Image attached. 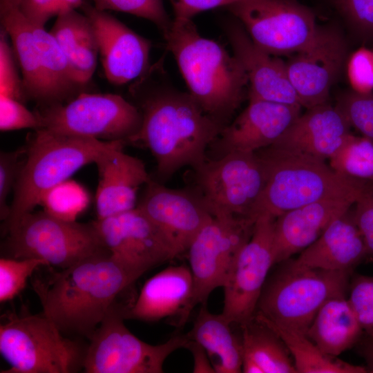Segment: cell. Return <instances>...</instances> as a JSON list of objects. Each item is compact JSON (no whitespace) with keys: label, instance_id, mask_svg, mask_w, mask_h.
Wrapping results in <instances>:
<instances>
[{"label":"cell","instance_id":"6da1fadb","mask_svg":"<svg viewBox=\"0 0 373 373\" xmlns=\"http://www.w3.org/2000/svg\"><path fill=\"white\" fill-rule=\"evenodd\" d=\"M142 274L105 250L32 285L42 312L63 333L90 338L119 293Z\"/></svg>","mask_w":373,"mask_h":373},{"label":"cell","instance_id":"7a4b0ae2","mask_svg":"<svg viewBox=\"0 0 373 373\" xmlns=\"http://www.w3.org/2000/svg\"><path fill=\"white\" fill-rule=\"evenodd\" d=\"M139 109L142 122L133 143H140L151 151L161 183L183 167L199 169L207 160L208 147L225 126L208 115L189 93L174 89L150 93Z\"/></svg>","mask_w":373,"mask_h":373},{"label":"cell","instance_id":"3957f363","mask_svg":"<svg viewBox=\"0 0 373 373\" xmlns=\"http://www.w3.org/2000/svg\"><path fill=\"white\" fill-rule=\"evenodd\" d=\"M163 36L189 93L208 115L227 126L249 86L239 59L202 37L191 19H174Z\"/></svg>","mask_w":373,"mask_h":373},{"label":"cell","instance_id":"277c9868","mask_svg":"<svg viewBox=\"0 0 373 373\" xmlns=\"http://www.w3.org/2000/svg\"><path fill=\"white\" fill-rule=\"evenodd\" d=\"M265 172L264 189L249 218L276 219L283 213L331 197L373 192V182L342 175L325 160L271 145L256 151Z\"/></svg>","mask_w":373,"mask_h":373},{"label":"cell","instance_id":"5b68a950","mask_svg":"<svg viewBox=\"0 0 373 373\" xmlns=\"http://www.w3.org/2000/svg\"><path fill=\"white\" fill-rule=\"evenodd\" d=\"M120 141L107 142L38 128L25 147L5 230L40 205L45 194ZM126 144V143H125Z\"/></svg>","mask_w":373,"mask_h":373},{"label":"cell","instance_id":"8992f818","mask_svg":"<svg viewBox=\"0 0 373 373\" xmlns=\"http://www.w3.org/2000/svg\"><path fill=\"white\" fill-rule=\"evenodd\" d=\"M350 275L290 261L266 280L255 314L306 334L327 300L345 296Z\"/></svg>","mask_w":373,"mask_h":373},{"label":"cell","instance_id":"52a82bcc","mask_svg":"<svg viewBox=\"0 0 373 373\" xmlns=\"http://www.w3.org/2000/svg\"><path fill=\"white\" fill-rule=\"evenodd\" d=\"M40 314H10L0 325V353L9 363L1 373H70L82 367L85 351Z\"/></svg>","mask_w":373,"mask_h":373},{"label":"cell","instance_id":"ba28073f","mask_svg":"<svg viewBox=\"0 0 373 373\" xmlns=\"http://www.w3.org/2000/svg\"><path fill=\"white\" fill-rule=\"evenodd\" d=\"M5 231L9 257L37 258L61 269L108 250L93 222L67 221L44 210L24 215Z\"/></svg>","mask_w":373,"mask_h":373},{"label":"cell","instance_id":"9c48e42d","mask_svg":"<svg viewBox=\"0 0 373 373\" xmlns=\"http://www.w3.org/2000/svg\"><path fill=\"white\" fill-rule=\"evenodd\" d=\"M124 307L109 308L90 338L82 368L86 373H161L166 358L186 348L187 334L175 335L164 343L149 344L133 334L124 324Z\"/></svg>","mask_w":373,"mask_h":373},{"label":"cell","instance_id":"30bf717a","mask_svg":"<svg viewBox=\"0 0 373 373\" xmlns=\"http://www.w3.org/2000/svg\"><path fill=\"white\" fill-rule=\"evenodd\" d=\"M35 113L41 128L107 142L133 143L142 122L137 107L111 93H82L67 102L41 106Z\"/></svg>","mask_w":373,"mask_h":373},{"label":"cell","instance_id":"8fae6325","mask_svg":"<svg viewBox=\"0 0 373 373\" xmlns=\"http://www.w3.org/2000/svg\"><path fill=\"white\" fill-rule=\"evenodd\" d=\"M195 172L199 193L213 216L249 218L266 179L256 152L233 151L207 159Z\"/></svg>","mask_w":373,"mask_h":373},{"label":"cell","instance_id":"7c38bea8","mask_svg":"<svg viewBox=\"0 0 373 373\" xmlns=\"http://www.w3.org/2000/svg\"><path fill=\"white\" fill-rule=\"evenodd\" d=\"M227 8L258 47L276 56L305 48L319 27L314 12L296 0H242Z\"/></svg>","mask_w":373,"mask_h":373},{"label":"cell","instance_id":"4fadbf2b","mask_svg":"<svg viewBox=\"0 0 373 373\" xmlns=\"http://www.w3.org/2000/svg\"><path fill=\"white\" fill-rule=\"evenodd\" d=\"M255 222L241 216H213L193 239L187 251L197 304H207L211 293L224 286L236 254L253 233Z\"/></svg>","mask_w":373,"mask_h":373},{"label":"cell","instance_id":"5bb4252c","mask_svg":"<svg viewBox=\"0 0 373 373\" xmlns=\"http://www.w3.org/2000/svg\"><path fill=\"white\" fill-rule=\"evenodd\" d=\"M275 219L258 218L253 233L236 254L225 283L222 314L233 324L252 318L269 271L275 265L274 229Z\"/></svg>","mask_w":373,"mask_h":373},{"label":"cell","instance_id":"9a60e30c","mask_svg":"<svg viewBox=\"0 0 373 373\" xmlns=\"http://www.w3.org/2000/svg\"><path fill=\"white\" fill-rule=\"evenodd\" d=\"M346 57L347 46L341 33L334 28L318 27L311 43L285 62L302 107L327 103Z\"/></svg>","mask_w":373,"mask_h":373},{"label":"cell","instance_id":"2e32d148","mask_svg":"<svg viewBox=\"0 0 373 373\" xmlns=\"http://www.w3.org/2000/svg\"><path fill=\"white\" fill-rule=\"evenodd\" d=\"M93 222L109 252L143 274L178 256L160 229L137 207Z\"/></svg>","mask_w":373,"mask_h":373},{"label":"cell","instance_id":"e0dca14e","mask_svg":"<svg viewBox=\"0 0 373 373\" xmlns=\"http://www.w3.org/2000/svg\"><path fill=\"white\" fill-rule=\"evenodd\" d=\"M138 207L162 231L177 256L187 251L202 228L212 218L199 192L169 189L150 180Z\"/></svg>","mask_w":373,"mask_h":373},{"label":"cell","instance_id":"ac0fdd59","mask_svg":"<svg viewBox=\"0 0 373 373\" xmlns=\"http://www.w3.org/2000/svg\"><path fill=\"white\" fill-rule=\"evenodd\" d=\"M82 8L93 26L108 81L123 85L145 75L149 66L151 41L106 11L88 4Z\"/></svg>","mask_w":373,"mask_h":373},{"label":"cell","instance_id":"d6986e66","mask_svg":"<svg viewBox=\"0 0 373 373\" xmlns=\"http://www.w3.org/2000/svg\"><path fill=\"white\" fill-rule=\"evenodd\" d=\"M301 107L250 99L212 143L216 157L233 151L256 152L272 145L300 115Z\"/></svg>","mask_w":373,"mask_h":373},{"label":"cell","instance_id":"ffe728a7","mask_svg":"<svg viewBox=\"0 0 373 373\" xmlns=\"http://www.w3.org/2000/svg\"><path fill=\"white\" fill-rule=\"evenodd\" d=\"M196 305L190 268L171 266L146 280L134 303L124 307V316L145 322L167 319L181 327Z\"/></svg>","mask_w":373,"mask_h":373},{"label":"cell","instance_id":"44dd1931","mask_svg":"<svg viewBox=\"0 0 373 373\" xmlns=\"http://www.w3.org/2000/svg\"><path fill=\"white\" fill-rule=\"evenodd\" d=\"M124 145L119 142L94 162L98 171L97 220L135 208L140 188L151 179L142 160L124 152Z\"/></svg>","mask_w":373,"mask_h":373},{"label":"cell","instance_id":"7402d4cb","mask_svg":"<svg viewBox=\"0 0 373 373\" xmlns=\"http://www.w3.org/2000/svg\"><path fill=\"white\" fill-rule=\"evenodd\" d=\"M359 197L327 198L277 217L274 229V263L289 260L314 242L332 222L354 205Z\"/></svg>","mask_w":373,"mask_h":373},{"label":"cell","instance_id":"603a6c76","mask_svg":"<svg viewBox=\"0 0 373 373\" xmlns=\"http://www.w3.org/2000/svg\"><path fill=\"white\" fill-rule=\"evenodd\" d=\"M226 32L233 54L247 74L249 99L300 105L285 62L258 47L243 27L230 24Z\"/></svg>","mask_w":373,"mask_h":373},{"label":"cell","instance_id":"cb8c5ba5","mask_svg":"<svg viewBox=\"0 0 373 373\" xmlns=\"http://www.w3.org/2000/svg\"><path fill=\"white\" fill-rule=\"evenodd\" d=\"M350 128L341 111L325 103L307 108L272 145L325 160L343 144Z\"/></svg>","mask_w":373,"mask_h":373},{"label":"cell","instance_id":"d4e9b609","mask_svg":"<svg viewBox=\"0 0 373 373\" xmlns=\"http://www.w3.org/2000/svg\"><path fill=\"white\" fill-rule=\"evenodd\" d=\"M0 19L21 68L26 97L36 101L40 107L53 105L44 55L36 41L32 22L9 0H0Z\"/></svg>","mask_w":373,"mask_h":373},{"label":"cell","instance_id":"484cf974","mask_svg":"<svg viewBox=\"0 0 373 373\" xmlns=\"http://www.w3.org/2000/svg\"><path fill=\"white\" fill-rule=\"evenodd\" d=\"M367 254L351 208L337 218L294 260L297 264L329 271L351 273Z\"/></svg>","mask_w":373,"mask_h":373},{"label":"cell","instance_id":"4316f807","mask_svg":"<svg viewBox=\"0 0 373 373\" xmlns=\"http://www.w3.org/2000/svg\"><path fill=\"white\" fill-rule=\"evenodd\" d=\"M50 32L61 49L74 82L85 85L93 77L99 55L95 32L88 17L75 9L57 16Z\"/></svg>","mask_w":373,"mask_h":373},{"label":"cell","instance_id":"83f0119b","mask_svg":"<svg viewBox=\"0 0 373 373\" xmlns=\"http://www.w3.org/2000/svg\"><path fill=\"white\" fill-rule=\"evenodd\" d=\"M193 326L187 333L206 351L216 373L242 372L241 338L231 329V323L221 313H211L207 304L201 305Z\"/></svg>","mask_w":373,"mask_h":373},{"label":"cell","instance_id":"f1b7e54d","mask_svg":"<svg viewBox=\"0 0 373 373\" xmlns=\"http://www.w3.org/2000/svg\"><path fill=\"white\" fill-rule=\"evenodd\" d=\"M363 331L345 296L327 300L306 335L326 354L337 356L358 343Z\"/></svg>","mask_w":373,"mask_h":373},{"label":"cell","instance_id":"f546056e","mask_svg":"<svg viewBox=\"0 0 373 373\" xmlns=\"http://www.w3.org/2000/svg\"><path fill=\"white\" fill-rule=\"evenodd\" d=\"M242 372L297 373L289 352L278 335L255 316L239 325Z\"/></svg>","mask_w":373,"mask_h":373},{"label":"cell","instance_id":"4dcf8cb0","mask_svg":"<svg viewBox=\"0 0 373 373\" xmlns=\"http://www.w3.org/2000/svg\"><path fill=\"white\" fill-rule=\"evenodd\" d=\"M254 316L281 338L292 356L298 373L367 372L366 367L353 365L326 354L305 334Z\"/></svg>","mask_w":373,"mask_h":373},{"label":"cell","instance_id":"1f68e13d","mask_svg":"<svg viewBox=\"0 0 373 373\" xmlns=\"http://www.w3.org/2000/svg\"><path fill=\"white\" fill-rule=\"evenodd\" d=\"M338 173L361 180L373 182V141L350 133L329 159Z\"/></svg>","mask_w":373,"mask_h":373},{"label":"cell","instance_id":"d6a6232c","mask_svg":"<svg viewBox=\"0 0 373 373\" xmlns=\"http://www.w3.org/2000/svg\"><path fill=\"white\" fill-rule=\"evenodd\" d=\"M89 203L86 189L68 179L48 191L40 203L44 211L60 219L76 221Z\"/></svg>","mask_w":373,"mask_h":373},{"label":"cell","instance_id":"836d02e7","mask_svg":"<svg viewBox=\"0 0 373 373\" xmlns=\"http://www.w3.org/2000/svg\"><path fill=\"white\" fill-rule=\"evenodd\" d=\"M40 266H48V264L37 258H1V303L10 300L17 296L25 287L28 279Z\"/></svg>","mask_w":373,"mask_h":373},{"label":"cell","instance_id":"e575fe53","mask_svg":"<svg viewBox=\"0 0 373 373\" xmlns=\"http://www.w3.org/2000/svg\"><path fill=\"white\" fill-rule=\"evenodd\" d=\"M95 7L101 10H115L133 15L153 23L164 35L172 21L162 0H93Z\"/></svg>","mask_w":373,"mask_h":373},{"label":"cell","instance_id":"d590c367","mask_svg":"<svg viewBox=\"0 0 373 373\" xmlns=\"http://www.w3.org/2000/svg\"><path fill=\"white\" fill-rule=\"evenodd\" d=\"M344 115L351 127L373 141V93L354 91L343 93L336 106Z\"/></svg>","mask_w":373,"mask_h":373},{"label":"cell","instance_id":"8d00e7d4","mask_svg":"<svg viewBox=\"0 0 373 373\" xmlns=\"http://www.w3.org/2000/svg\"><path fill=\"white\" fill-rule=\"evenodd\" d=\"M349 287L347 300L363 331L373 338V277L356 275Z\"/></svg>","mask_w":373,"mask_h":373},{"label":"cell","instance_id":"74e56055","mask_svg":"<svg viewBox=\"0 0 373 373\" xmlns=\"http://www.w3.org/2000/svg\"><path fill=\"white\" fill-rule=\"evenodd\" d=\"M6 32L0 33V95L12 97L23 103L26 95L23 82L20 80L15 61L12 47Z\"/></svg>","mask_w":373,"mask_h":373},{"label":"cell","instance_id":"f35d334b","mask_svg":"<svg viewBox=\"0 0 373 373\" xmlns=\"http://www.w3.org/2000/svg\"><path fill=\"white\" fill-rule=\"evenodd\" d=\"M40 119L23 102L12 97L0 95V130L2 132L23 128H41Z\"/></svg>","mask_w":373,"mask_h":373},{"label":"cell","instance_id":"ab89813d","mask_svg":"<svg viewBox=\"0 0 373 373\" xmlns=\"http://www.w3.org/2000/svg\"><path fill=\"white\" fill-rule=\"evenodd\" d=\"M25 147L15 151L0 153V216L5 221L10 213L7 199L14 190L23 161L20 156L24 154Z\"/></svg>","mask_w":373,"mask_h":373},{"label":"cell","instance_id":"60d3db41","mask_svg":"<svg viewBox=\"0 0 373 373\" xmlns=\"http://www.w3.org/2000/svg\"><path fill=\"white\" fill-rule=\"evenodd\" d=\"M337 10L360 33L373 36V0H330Z\"/></svg>","mask_w":373,"mask_h":373},{"label":"cell","instance_id":"b9f144b4","mask_svg":"<svg viewBox=\"0 0 373 373\" xmlns=\"http://www.w3.org/2000/svg\"><path fill=\"white\" fill-rule=\"evenodd\" d=\"M348 76L352 90L359 93L373 90V51L361 48L350 57Z\"/></svg>","mask_w":373,"mask_h":373},{"label":"cell","instance_id":"7bdbcfd3","mask_svg":"<svg viewBox=\"0 0 373 373\" xmlns=\"http://www.w3.org/2000/svg\"><path fill=\"white\" fill-rule=\"evenodd\" d=\"M17 6L30 21L44 27L52 17L73 10L68 0H20Z\"/></svg>","mask_w":373,"mask_h":373},{"label":"cell","instance_id":"ee69618b","mask_svg":"<svg viewBox=\"0 0 373 373\" xmlns=\"http://www.w3.org/2000/svg\"><path fill=\"white\" fill-rule=\"evenodd\" d=\"M353 210L367 254L373 256V192L362 194L354 203Z\"/></svg>","mask_w":373,"mask_h":373},{"label":"cell","instance_id":"f6af8a7d","mask_svg":"<svg viewBox=\"0 0 373 373\" xmlns=\"http://www.w3.org/2000/svg\"><path fill=\"white\" fill-rule=\"evenodd\" d=\"M242 0H170L175 19H192L201 12L218 7H227Z\"/></svg>","mask_w":373,"mask_h":373},{"label":"cell","instance_id":"bcb514c9","mask_svg":"<svg viewBox=\"0 0 373 373\" xmlns=\"http://www.w3.org/2000/svg\"><path fill=\"white\" fill-rule=\"evenodd\" d=\"M193 354L194 359L193 372L216 373L204 349L196 341L189 339L186 347Z\"/></svg>","mask_w":373,"mask_h":373},{"label":"cell","instance_id":"7dc6e473","mask_svg":"<svg viewBox=\"0 0 373 373\" xmlns=\"http://www.w3.org/2000/svg\"><path fill=\"white\" fill-rule=\"evenodd\" d=\"M359 353L364 358L367 372L373 373V338L363 341L359 347Z\"/></svg>","mask_w":373,"mask_h":373},{"label":"cell","instance_id":"c3c4849f","mask_svg":"<svg viewBox=\"0 0 373 373\" xmlns=\"http://www.w3.org/2000/svg\"><path fill=\"white\" fill-rule=\"evenodd\" d=\"M9 1H10L11 2H12L13 3L17 6L20 0H9Z\"/></svg>","mask_w":373,"mask_h":373}]
</instances>
